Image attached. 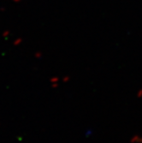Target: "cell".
Listing matches in <instances>:
<instances>
[{"instance_id":"6da1fadb","label":"cell","mask_w":142,"mask_h":143,"mask_svg":"<svg viewBox=\"0 0 142 143\" xmlns=\"http://www.w3.org/2000/svg\"><path fill=\"white\" fill-rule=\"evenodd\" d=\"M93 132H94V131H93V129H87L85 130V134H84V135H85V136L87 137V138H89V137H91L92 135H93Z\"/></svg>"}]
</instances>
